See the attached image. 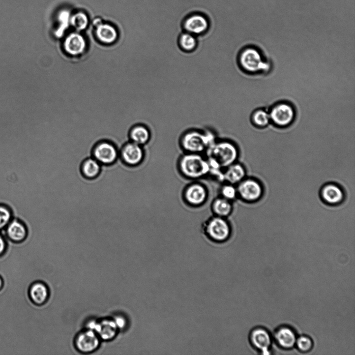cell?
<instances>
[{
    "instance_id": "obj_17",
    "label": "cell",
    "mask_w": 355,
    "mask_h": 355,
    "mask_svg": "<svg viewBox=\"0 0 355 355\" xmlns=\"http://www.w3.org/2000/svg\"><path fill=\"white\" fill-rule=\"evenodd\" d=\"M247 172L242 163L236 162L223 170V183L226 182L235 185L246 178Z\"/></svg>"
},
{
    "instance_id": "obj_16",
    "label": "cell",
    "mask_w": 355,
    "mask_h": 355,
    "mask_svg": "<svg viewBox=\"0 0 355 355\" xmlns=\"http://www.w3.org/2000/svg\"><path fill=\"white\" fill-rule=\"evenodd\" d=\"M63 49L71 56H79L84 53L87 43L84 36L79 32L69 34L63 42Z\"/></svg>"
},
{
    "instance_id": "obj_13",
    "label": "cell",
    "mask_w": 355,
    "mask_h": 355,
    "mask_svg": "<svg viewBox=\"0 0 355 355\" xmlns=\"http://www.w3.org/2000/svg\"><path fill=\"white\" fill-rule=\"evenodd\" d=\"M320 196L323 202L330 206H339L346 199L342 187L337 183L329 182L324 184L321 189Z\"/></svg>"
},
{
    "instance_id": "obj_14",
    "label": "cell",
    "mask_w": 355,
    "mask_h": 355,
    "mask_svg": "<svg viewBox=\"0 0 355 355\" xmlns=\"http://www.w3.org/2000/svg\"><path fill=\"white\" fill-rule=\"evenodd\" d=\"M88 329L94 331L99 338L104 341H110L116 337L118 327L113 320L105 319L100 322L92 321L88 324Z\"/></svg>"
},
{
    "instance_id": "obj_15",
    "label": "cell",
    "mask_w": 355,
    "mask_h": 355,
    "mask_svg": "<svg viewBox=\"0 0 355 355\" xmlns=\"http://www.w3.org/2000/svg\"><path fill=\"white\" fill-rule=\"evenodd\" d=\"M249 340L253 347L263 355H269L272 340L268 331L261 327L253 329Z\"/></svg>"
},
{
    "instance_id": "obj_4",
    "label": "cell",
    "mask_w": 355,
    "mask_h": 355,
    "mask_svg": "<svg viewBox=\"0 0 355 355\" xmlns=\"http://www.w3.org/2000/svg\"><path fill=\"white\" fill-rule=\"evenodd\" d=\"M237 144L228 139H218L206 152V157L224 169L237 162L240 153Z\"/></svg>"
},
{
    "instance_id": "obj_26",
    "label": "cell",
    "mask_w": 355,
    "mask_h": 355,
    "mask_svg": "<svg viewBox=\"0 0 355 355\" xmlns=\"http://www.w3.org/2000/svg\"><path fill=\"white\" fill-rule=\"evenodd\" d=\"M251 121L258 128H266L271 124L269 110L264 108L257 109L251 114Z\"/></svg>"
},
{
    "instance_id": "obj_33",
    "label": "cell",
    "mask_w": 355,
    "mask_h": 355,
    "mask_svg": "<svg viewBox=\"0 0 355 355\" xmlns=\"http://www.w3.org/2000/svg\"><path fill=\"white\" fill-rule=\"evenodd\" d=\"M6 247V243L3 237L0 235V254H1L5 250Z\"/></svg>"
},
{
    "instance_id": "obj_30",
    "label": "cell",
    "mask_w": 355,
    "mask_h": 355,
    "mask_svg": "<svg viewBox=\"0 0 355 355\" xmlns=\"http://www.w3.org/2000/svg\"><path fill=\"white\" fill-rule=\"evenodd\" d=\"M12 219L11 209L5 205H0V231L5 229Z\"/></svg>"
},
{
    "instance_id": "obj_23",
    "label": "cell",
    "mask_w": 355,
    "mask_h": 355,
    "mask_svg": "<svg viewBox=\"0 0 355 355\" xmlns=\"http://www.w3.org/2000/svg\"><path fill=\"white\" fill-rule=\"evenodd\" d=\"M199 45L197 36L183 31L177 39V45L179 50L183 53L189 54L196 51Z\"/></svg>"
},
{
    "instance_id": "obj_9",
    "label": "cell",
    "mask_w": 355,
    "mask_h": 355,
    "mask_svg": "<svg viewBox=\"0 0 355 355\" xmlns=\"http://www.w3.org/2000/svg\"><path fill=\"white\" fill-rule=\"evenodd\" d=\"M210 27V23L207 17L199 12L189 14L181 23L183 31L192 34L198 38L207 33Z\"/></svg>"
},
{
    "instance_id": "obj_2",
    "label": "cell",
    "mask_w": 355,
    "mask_h": 355,
    "mask_svg": "<svg viewBox=\"0 0 355 355\" xmlns=\"http://www.w3.org/2000/svg\"><path fill=\"white\" fill-rule=\"evenodd\" d=\"M218 139L217 132L211 127L190 128L180 134L178 143L183 152L204 154Z\"/></svg>"
},
{
    "instance_id": "obj_6",
    "label": "cell",
    "mask_w": 355,
    "mask_h": 355,
    "mask_svg": "<svg viewBox=\"0 0 355 355\" xmlns=\"http://www.w3.org/2000/svg\"><path fill=\"white\" fill-rule=\"evenodd\" d=\"M271 123L279 128H287L293 125L296 118L295 106L287 101L273 105L269 110Z\"/></svg>"
},
{
    "instance_id": "obj_18",
    "label": "cell",
    "mask_w": 355,
    "mask_h": 355,
    "mask_svg": "<svg viewBox=\"0 0 355 355\" xmlns=\"http://www.w3.org/2000/svg\"><path fill=\"white\" fill-rule=\"evenodd\" d=\"M274 337L279 347L285 350L293 349L297 339L294 330L288 326H281L276 330Z\"/></svg>"
},
{
    "instance_id": "obj_22",
    "label": "cell",
    "mask_w": 355,
    "mask_h": 355,
    "mask_svg": "<svg viewBox=\"0 0 355 355\" xmlns=\"http://www.w3.org/2000/svg\"><path fill=\"white\" fill-rule=\"evenodd\" d=\"M211 209L213 215L227 218L233 212V202L219 196L212 202Z\"/></svg>"
},
{
    "instance_id": "obj_32",
    "label": "cell",
    "mask_w": 355,
    "mask_h": 355,
    "mask_svg": "<svg viewBox=\"0 0 355 355\" xmlns=\"http://www.w3.org/2000/svg\"><path fill=\"white\" fill-rule=\"evenodd\" d=\"M118 328L119 329H123L127 325V322L125 317L121 316H117L114 320Z\"/></svg>"
},
{
    "instance_id": "obj_11",
    "label": "cell",
    "mask_w": 355,
    "mask_h": 355,
    "mask_svg": "<svg viewBox=\"0 0 355 355\" xmlns=\"http://www.w3.org/2000/svg\"><path fill=\"white\" fill-rule=\"evenodd\" d=\"M145 148L131 141L126 142L120 150V158L126 165L137 167L143 165L146 159Z\"/></svg>"
},
{
    "instance_id": "obj_3",
    "label": "cell",
    "mask_w": 355,
    "mask_h": 355,
    "mask_svg": "<svg viewBox=\"0 0 355 355\" xmlns=\"http://www.w3.org/2000/svg\"><path fill=\"white\" fill-rule=\"evenodd\" d=\"M177 169L181 177L193 181L210 174V166L204 154L183 152L178 159Z\"/></svg>"
},
{
    "instance_id": "obj_7",
    "label": "cell",
    "mask_w": 355,
    "mask_h": 355,
    "mask_svg": "<svg viewBox=\"0 0 355 355\" xmlns=\"http://www.w3.org/2000/svg\"><path fill=\"white\" fill-rule=\"evenodd\" d=\"M208 197L207 187L199 180H193L188 184L182 192V198L185 204L195 208L205 205Z\"/></svg>"
},
{
    "instance_id": "obj_29",
    "label": "cell",
    "mask_w": 355,
    "mask_h": 355,
    "mask_svg": "<svg viewBox=\"0 0 355 355\" xmlns=\"http://www.w3.org/2000/svg\"><path fill=\"white\" fill-rule=\"evenodd\" d=\"M71 13L67 10H61L58 16V20L59 22V26L57 34L60 36L70 26V20Z\"/></svg>"
},
{
    "instance_id": "obj_20",
    "label": "cell",
    "mask_w": 355,
    "mask_h": 355,
    "mask_svg": "<svg viewBox=\"0 0 355 355\" xmlns=\"http://www.w3.org/2000/svg\"><path fill=\"white\" fill-rule=\"evenodd\" d=\"M95 26L96 38L100 42L106 44H112L117 40L118 33L114 26L103 23L99 20L97 21Z\"/></svg>"
},
{
    "instance_id": "obj_10",
    "label": "cell",
    "mask_w": 355,
    "mask_h": 355,
    "mask_svg": "<svg viewBox=\"0 0 355 355\" xmlns=\"http://www.w3.org/2000/svg\"><path fill=\"white\" fill-rule=\"evenodd\" d=\"M92 157L101 165H112L119 158L120 151L112 142L103 140L94 146Z\"/></svg>"
},
{
    "instance_id": "obj_5",
    "label": "cell",
    "mask_w": 355,
    "mask_h": 355,
    "mask_svg": "<svg viewBox=\"0 0 355 355\" xmlns=\"http://www.w3.org/2000/svg\"><path fill=\"white\" fill-rule=\"evenodd\" d=\"M202 231L209 240L216 243H223L231 238L232 227L227 218L213 215L204 222Z\"/></svg>"
},
{
    "instance_id": "obj_34",
    "label": "cell",
    "mask_w": 355,
    "mask_h": 355,
    "mask_svg": "<svg viewBox=\"0 0 355 355\" xmlns=\"http://www.w3.org/2000/svg\"><path fill=\"white\" fill-rule=\"evenodd\" d=\"M2 285V281L1 279H0V288L1 287Z\"/></svg>"
},
{
    "instance_id": "obj_8",
    "label": "cell",
    "mask_w": 355,
    "mask_h": 355,
    "mask_svg": "<svg viewBox=\"0 0 355 355\" xmlns=\"http://www.w3.org/2000/svg\"><path fill=\"white\" fill-rule=\"evenodd\" d=\"M236 187L238 199L247 204H254L260 201L265 193L260 181L254 178H245Z\"/></svg>"
},
{
    "instance_id": "obj_27",
    "label": "cell",
    "mask_w": 355,
    "mask_h": 355,
    "mask_svg": "<svg viewBox=\"0 0 355 355\" xmlns=\"http://www.w3.org/2000/svg\"><path fill=\"white\" fill-rule=\"evenodd\" d=\"M89 24V18L86 13L83 11H79L74 14H71L70 25L75 29L77 32L86 30Z\"/></svg>"
},
{
    "instance_id": "obj_19",
    "label": "cell",
    "mask_w": 355,
    "mask_h": 355,
    "mask_svg": "<svg viewBox=\"0 0 355 355\" xmlns=\"http://www.w3.org/2000/svg\"><path fill=\"white\" fill-rule=\"evenodd\" d=\"M128 136L130 141L145 147L151 140L152 132L147 124L139 123L131 127Z\"/></svg>"
},
{
    "instance_id": "obj_28",
    "label": "cell",
    "mask_w": 355,
    "mask_h": 355,
    "mask_svg": "<svg viewBox=\"0 0 355 355\" xmlns=\"http://www.w3.org/2000/svg\"><path fill=\"white\" fill-rule=\"evenodd\" d=\"M220 196L234 202L238 199L236 185L223 182L220 188Z\"/></svg>"
},
{
    "instance_id": "obj_1",
    "label": "cell",
    "mask_w": 355,
    "mask_h": 355,
    "mask_svg": "<svg viewBox=\"0 0 355 355\" xmlns=\"http://www.w3.org/2000/svg\"><path fill=\"white\" fill-rule=\"evenodd\" d=\"M237 60L240 69L251 75L268 74L278 65L293 62L274 64L259 48L253 45L243 48L238 53Z\"/></svg>"
},
{
    "instance_id": "obj_12",
    "label": "cell",
    "mask_w": 355,
    "mask_h": 355,
    "mask_svg": "<svg viewBox=\"0 0 355 355\" xmlns=\"http://www.w3.org/2000/svg\"><path fill=\"white\" fill-rule=\"evenodd\" d=\"M101 339L93 330L87 329L77 335L75 339L76 350L81 353H92L99 347Z\"/></svg>"
},
{
    "instance_id": "obj_25",
    "label": "cell",
    "mask_w": 355,
    "mask_h": 355,
    "mask_svg": "<svg viewBox=\"0 0 355 355\" xmlns=\"http://www.w3.org/2000/svg\"><path fill=\"white\" fill-rule=\"evenodd\" d=\"M102 165L92 157L85 159L81 166L82 174L87 178L94 179L101 173Z\"/></svg>"
},
{
    "instance_id": "obj_21",
    "label": "cell",
    "mask_w": 355,
    "mask_h": 355,
    "mask_svg": "<svg viewBox=\"0 0 355 355\" xmlns=\"http://www.w3.org/2000/svg\"><path fill=\"white\" fill-rule=\"evenodd\" d=\"M5 230L8 238L14 242L24 241L29 234L28 227L23 222L17 219H12Z\"/></svg>"
},
{
    "instance_id": "obj_24",
    "label": "cell",
    "mask_w": 355,
    "mask_h": 355,
    "mask_svg": "<svg viewBox=\"0 0 355 355\" xmlns=\"http://www.w3.org/2000/svg\"><path fill=\"white\" fill-rule=\"evenodd\" d=\"M32 301L36 305H42L48 301L50 292L47 286L41 282L33 284L30 290Z\"/></svg>"
},
{
    "instance_id": "obj_31",
    "label": "cell",
    "mask_w": 355,
    "mask_h": 355,
    "mask_svg": "<svg viewBox=\"0 0 355 355\" xmlns=\"http://www.w3.org/2000/svg\"><path fill=\"white\" fill-rule=\"evenodd\" d=\"M296 345L299 351L307 353L313 349V342L308 336L302 335L297 338Z\"/></svg>"
}]
</instances>
